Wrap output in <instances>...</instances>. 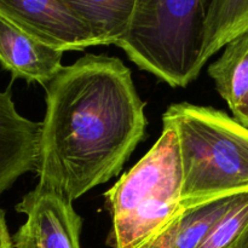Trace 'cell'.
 <instances>
[{"label":"cell","instance_id":"cell-17","mask_svg":"<svg viewBox=\"0 0 248 248\" xmlns=\"http://www.w3.org/2000/svg\"><path fill=\"white\" fill-rule=\"evenodd\" d=\"M247 248H248V247H247Z\"/></svg>","mask_w":248,"mask_h":248},{"label":"cell","instance_id":"cell-5","mask_svg":"<svg viewBox=\"0 0 248 248\" xmlns=\"http://www.w3.org/2000/svg\"><path fill=\"white\" fill-rule=\"evenodd\" d=\"M0 18L63 52L98 46L89 27L61 0H0Z\"/></svg>","mask_w":248,"mask_h":248},{"label":"cell","instance_id":"cell-4","mask_svg":"<svg viewBox=\"0 0 248 248\" xmlns=\"http://www.w3.org/2000/svg\"><path fill=\"white\" fill-rule=\"evenodd\" d=\"M207 0H136L128 27L115 44L140 69L172 87L200 74Z\"/></svg>","mask_w":248,"mask_h":248},{"label":"cell","instance_id":"cell-6","mask_svg":"<svg viewBox=\"0 0 248 248\" xmlns=\"http://www.w3.org/2000/svg\"><path fill=\"white\" fill-rule=\"evenodd\" d=\"M27 220L11 236L12 248H81L82 218L72 201L36 186L16 206Z\"/></svg>","mask_w":248,"mask_h":248},{"label":"cell","instance_id":"cell-13","mask_svg":"<svg viewBox=\"0 0 248 248\" xmlns=\"http://www.w3.org/2000/svg\"><path fill=\"white\" fill-rule=\"evenodd\" d=\"M248 247V191L237 196L232 207L212 228L199 248Z\"/></svg>","mask_w":248,"mask_h":248},{"label":"cell","instance_id":"cell-8","mask_svg":"<svg viewBox=\"0 0 248 248\" xmlns=\"http://www.w3.org/2000/svg\"><path fill=\"white\" fill-rule=\"evenodd\" d=\"M63 53L0 18V64L14 78L45 86L63 68Z\"/></svg>","mask_w":248,"mask_h":248},{"label":"cell","instance_id":"cell-15","mask_svg":"<svg viewBox=\"0 0 248 248\" xmlns=\"http://www.w3.org/2000/svg\"><path fill=\"white\" fill-rule=\"evenodd\" d=\"M0 248H12V240L5 219V212L0 208Z\"/></svg>","mask_w":248,"mask_h":248},{"label":"cell","instance_id":"cell-12","mask_svg":"<svg viewBox=\"0 0 248 248\" xmlns=\"http://www.w3.org/2000/svg\"><path fill=\"white\" fill-rule=\"evenodd\" d=\"M239 195L241 194L212 199L184 208L177 223L171 248H199Z\"/></svg>","mask_w":248,"mask_h":248},{"label":"cell","instance_id":"cell-9","mask_svg":"<svg viewBox=\"0 0 248 248\" xmlns=\"http://www.w3.org/2000/svg\"><path fill=\"white\" fill-rule=\"evenodd\" d=\"M216 89L240 120L248 102V34L234 39L223 47V53L208 67Z\"/></svg>","mask_w":248,"mask_h":248},{"label":"cell","instance_id":"cell-14","mask_svg":"<svg viewBox=\"0 0 248 248\" xmlns=\"http://www.w3.org/2000/svg\"><path fill=\"white\" fill-rule=\"evenodd\" d=\"M179 219V218H178ZM178 219L166 230V232H162L156 240L152 242L147 248H171L172 245V240H173L174 236V232H176L177 228V223H178Z\"/></svg>","mask_w":248,"mask_h":248},{"label":"cell","instance_id":"cell-16","mask_svg":"<svg viewBox=\"0 0 248 248\" xmlns=\"http://www.w3.org/2000/svg\"><path fill=\"white\" fill-rule=\"evenodd\" d=\"M239 123L241 124V125H244L245 127L248 128V102H247V104H246V108H245L244 113H242L241 118H240Z\"/></svg>","mask_w":248,"mask_h":248},{"label":"cell","instance_id":"cell-11","mask_svg":"<svg viewBox=\"0 0 248 248\" xmlns=\"http://www.w3.org/2000/svg\"><path fill=\"white\" fill-rule=\"evenodd\" d=\"M84 22L98 45H115L128 27L136 0H61Z\"/></svg>","mask_w":248,"mask_h":248},{"label":"cell","instance_id":"cell-2","mask_svg":"<svg viewBox=\"0 0 248 248\" xmlns=\"http://www.w3.org/2000/svg\"><path fill=\"white\" fill-rule=\"evenodd\" d=\"M178 142L183 207L248 191V128L212 107L174 103L162 115Z\"/></svg>","mask_w":248,"mask_h":248},{"label":"cell","instance_id":"cell-7","mask_svg":"<svg viewBox=\"0 0 248 248\" xmlns=\"http://www.w3.org/2000/svg\"><path fill=\"white\" fill-rule=\"evenodd\" d=\"M41 123L19 115L11 91L0 92V195L27 172H36Z\"/></svg>","mask_w":248,"mask_h":248},{"label":"cell","instance_id":"cell-3","mask_svg":"<svg viewBox=\"0 0 248 248\" xmlns=\"http://www.w3.org/2000/svg\"><path fill=\"white\" fill-rule=\"evenodd\" d=\"M178 142L164 126L152 149L106 193L111 248H147L183 213Z\"/></svg>","mask_w":248,"mask_h":248},{"label":"cell","instance_id":"cell-10","mask_svg":"<svg viewBox=\"0 0 248 248\" xmlns=\"http://www.w3.org/2000/svg\"><path fill=\"white\" fill-rule=\"evenodd\" d=\"M248 34V0H207L202 31L201 63L228 43Z\"/></svg>","mask_w":248,"mask_h":248},{"label":"cell","instance_id":"cell-1","mask_svg":"<svg viewBox=\"0 0 248 248\" xmlns=\"http://www.w3.org/2000/svg\"><path fill=\"white\" fill-rule=\"evenodd\" d=\"M39 186L69 201L118 176L148 121L131 70L116 57L87 53L45 85Z\"/></svg>","mask_w":248,"mask_h":248}]
</instances>
